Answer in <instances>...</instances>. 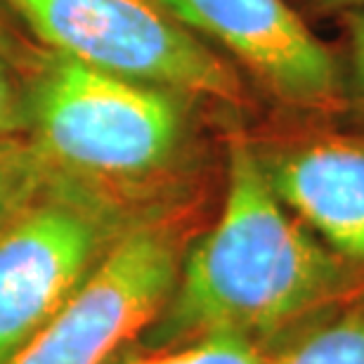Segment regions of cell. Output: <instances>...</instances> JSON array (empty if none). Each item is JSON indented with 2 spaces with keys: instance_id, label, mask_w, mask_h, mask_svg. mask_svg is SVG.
I'll use <instances>...</instances> for the list:
<instances>
[{
  "instance_id": "14",
  "label": "cell",
  "mask_w": 364,
  "mask_h": 364,
  "mask_svg": "<svg viewBox=\"0 0 364 364\" xmlns=\"http://www.w3.org/2000/svg\"><path fill=\"white\" fill-rule=\"evenodd\" d=\"M317 12H326V14H355V12H364V0H312Z\"/></svg>"
},
{
  "instance_id": "6",
  "label": "cell",
  "mask_w": 364,
  "mask_h": 364,
  "mask_svg": "<svg viewBox=\"0 0 364 364\" xmlns=\"http://www.w3.org/2000/svg\"><path fill=\"white\" fill-rule=\"evenodd\" d=\"M194 36H206L296 107L333 105L346 90L331 50L287 0H154Z\"/></svg>"
},
{
  "instance_id": "9",
  "label": "cell",
  "mask_w": 364,
  "mask_h": 364,
  "mask_svg": "<svg viewBox=\"0 0 364 364\" xmlns=\"http://www.w3.org/2000/svg\"><path fill=\"white\" fill-rule=\"evenodd\" d=\"M253 338L235 333H215L166 350L151 353H123L109 364H274Z\"/></svg>"
},
{
  "instance_id": "7",
  "label": "cell",
  "mask_w": 364,
  "mask_h": 364,
  "mask_svg": "<svg viewBox=\"0 0 364 364\" xmlns=\"http://www.w3.org/2000/svg\"><path fill=\"white\" fill-rule=\"evenodd\" d=\"M263 159V156H260ZM282 203L329 246L364 265V140L315 137L263 159Z\"/></svg>"
},
{
  "instance_id": "13",
  "label": "cell",
  "mask_w": 364,
  "mask_h": 364,
  "mask_svg": "<svg viewBox=\"0 0 364 364\" xmlns=\"http://www.w3.org/2000/svg\"><path fill=\"white\" fill-rule=\"evenodd\" d=\"M348 26V88L364 102V12L346 14Z\"/></svg>"
},
{
  "instance_id": "5",
  "label": "cell",
  "mask_w": 364,
  "mask_h": 364,
  "mask_svg": "<svg viewBox=\"0 0 364 364\" xmlns=\"http://www.w3.org/2000/svg\"><path fill=\"white\" fill-rule=\"evenodd\" d=\"M180 272L173 232L135 220L62 310L5 364H109L154 322Z\"/></svg>"
},
{
  "instance_id": "10",
  "label": "cell",
  "mask_w": 364,
  "mask_h": 364,
  "mask_svg": "<svg viewBox=\"0 0 364 364\" xmlns=\"http://www.w3.org/2000/svg\"><path fill=\"white\" fill-rule=\"evenodd\" d=\"M274 364H364V305L308 333Z\"/></svg>"
},
{
  "instance_id": "3",
  "label": "cell",
  "mask_w": 364,
  "mask_h": 364,
  "mask_svg": "<svg viewBox=\"0 0 364 364\" xmlns=\"http://www.w3.org/2000/svg\"><path fill=\"white\" fill-rule=\"evenodd\" d=\"M57 57L185 97L242 100L239 71L154 0H0Z\"/></svg>"
},
{
  "instance_id": "2",
  "label": "cell",
  "mask_w": 364,
  "mask_h": 364,
  "mask_svg": "<svg viewBox=\"0 0 364 364\" xmlns=\"http://www.w3.org/2000/svg\"><path fill=\"white\" fill-rule=\"evenodd\" d=\"M187 97L53 55L26 81L31 142L50 171L102 196L176 161L187 135Z\"/></svg>"
},
{
  "instance_id": "12",
  "label": "cell",
  "mask_w": 364,
  "mask_h": 364,
  "mask_svg": "<svg viewBox=\"0 0 364 364\" xmlns=\"http://www.w3.org/2000/svg\"><path fill=\"white\" fill-rule=\"evenodd\" d=\"M26 133V81L0 57V137H21Z\"/></svg>"
},
{
  "instance_id": "8",
  "label": "cell",
  "mask_w": 364,
  "mask_h": 364,
  "mask_svg": "<svg viewBox=\"0 0 364 364\" xmlns=\"http://www.w3.org/2000/svg\"><path fill=\"white\" fill-rule=\"evenodd\" d=\"M53 171L24 137H0V230L48 187Z\"/></svg>"
},
{
  "instance_id": "4",
  "label": "cell",
  "mask_w": 364,
  "mask_h": 364,
  "mask_svg": "<svg viewBox=\"0 0 364 364\" xmlns=\"http://www.w3.org/2000/svg\"><path fill=\"white\" fill-rule=\"evenodd\" d=\"M130 223L109 196L53 173L0 230V364L62 310Z\"/></svg>"
},
{
  "instance_id": "11",
  "label": "cell",
  "mask_w": 364,
  "mask_h": 364,
  "mask_svg": "<svg viewBox=\"0 0 364 364\" xmlns=\"http://www.w3.org/2000/svg\"><path fill=\"white\" fill-rule=\"evenodd\" d=\"M0 57L10 62L19 71L21 78L28 81L50 62L53 53L46 50L10 12L0 5Z\"/></svg>"
},
{
  "instance_id": "1",
  "label": "cell",
  "mask_w": 364,
  "mask_h": 364,
  "mask_svg": "<svg viewBox=\"0 0 364 364\" xmlns=\"http://www.w3.org/2000/svg\"><path fill=\"white\" fill-rule=\"evenodd\" d=\"M338 256L284 206L249 142L230 144L228 189L215 225L180 265L168 301L147 326L151 350L235 333L256 338L331 301Z\"/></svg>"
}]
</instances>
